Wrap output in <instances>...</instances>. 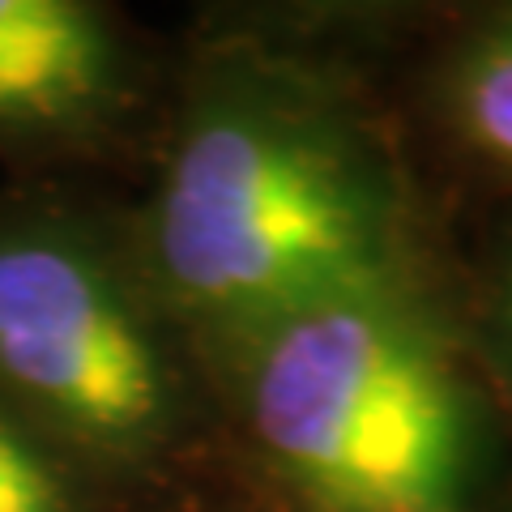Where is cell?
I'll return each mask as SVG.
<instances>
[{"instance_id":"6da1fadb","label":"cell","mask_w":512,"mask_h":512,"mask_svg":"<svg viewBox=\"0 0 512 512\" xmlns=\"http://www.w3.org/2000/svg\"><path fill=\"white\" fill-rule=\"evenodd\" d=\"M124 239L201 376L278 320L453 248L372 73L269 43L197 64Z\"/></svg>"},{"instance_id":"7a4b0ae2","label":"cell","mask_w":512,"mask_h":512,"mask_svg":"<svg viewBox=\"0 0 512 512\" xmlns=\"http://www.w3.org/2000/svg\"><path fill=\"white\" fill-rule=\"evenodd\" d=\"M448 256L312 303L205 372L282 512L504 508L512 427L461 333Z\"/></svg>"},{"instance_id":"3957f363","label":"cell","mask_w":512,"mask_h":512,"mask_svg":"<svg viewBox=\"0 0 512 512\" xmlns=\"http://www.w3.org/2000/svg\"><path fill=\"white\" fill-rule=\"evenodd\" d=\"M201 389L124 235L56 205H0V410L99 491L167 474Z\"/></svg>"},{"instance_id":"277c9868","label":"cell","mask_w":512,"mask_h":512,"mask_svg":"<svg viewBox=\"0 0 512 512\" xmlns=\"http://www.w3.org/2000/svg\"><path fill=\"white\" fill-rule=\"evenodd\" d=\"M133 47L86 0H0V146L77 150L124 120Z\"/></svg>"},{"instance_id":"5b68a950","label":"cell","mask_w":512,"mask_h":512,"mask_svg":"<svg viewBox=\"0 0 512 512\" xmlns=\"http://www.w3.org/2000/svg\"><path fill=\"white\" fill-rule=\"evenodd\" d=\"M389 107L410 163L423 150L512 210V0L440 18Z\"/></svg>"},{"instance_id":"8992f818","label":"cell","mask_w":512,"mask_h":512,"mask_svg":"<svg viewBox=\"0 0 512 512\" xmlns=\"http://www.w3.org/2000/svg\"><path fill=\"white\" fill-rule=\"evenodd\" d=\"M448 274L466 346L512 427V210H495L474 252L448 256Z\"/></svg>"},{"instance_id":"52a82bcc","label":"cell","mask_w":512,"mask_h":512,"mask_svg":"<svg viewBox=\"0 0 512 512\" xmlns=\"http://www.w3.org/2000/svg\"><path fill=\"white\" fill-rule=\"evenodd\" d=\"M90 491L52 444L0 410V512H90Z\"/></svg>"},{"instance_id":"ba28073f","label":"cell","mask_w":512,"mask_h":512,"mask_svg":"<svg viewBox=\"0 0 512 512\" xmlns=\"http://www.w3.org/2000/svg\"><path fill=\"white\" fill-rule=\"evenodd\" d=\"M500 512H512V495H508V500H504V508Z\"/></svg>"}]
</instances>
